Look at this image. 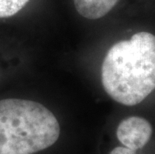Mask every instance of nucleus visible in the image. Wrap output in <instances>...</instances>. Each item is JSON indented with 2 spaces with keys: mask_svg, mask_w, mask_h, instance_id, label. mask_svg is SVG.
<instances>
[{
  "mask_svg": "<svg viewBox=\"0 0 155 154\" xmlns=\"http://www.w3.org/2000/svg\"><path fill=\"white\" fill-rule=\"evenodd\" d=\"M122 0H69L71 9L79 18L96 22L111 15Z\"/></svg>",
  "mask_w": 155,
  "mask_h": 154,
  "instance_id": "20e7f679",
  "label": "nucleus"
},
{
  "mask_svg": "<svg viewBox=\"0 0 155 154\" xmlns=\"http://www.w3.org/2000/svg\"><path fill=\"white\" fill-rule=\"evenodd\" d=\"M60 136L52 111L24 98L0 100V154H34L49 148Z\"/></svg>",
  "mask_w": 155,
  "mask_h": 154,
  "instance_id": "f03ea898",
  "label": "nucleus"
},
{
  "mask_svg": "<svg viewBox=\"0 0 155 154\" xmlns=\"http://www.w3.org/2000/svg\"><path fill=\"white\" fill-rule=\"evenodd\" d=\"M116 135L125 147L136 151L149 141L152 135V126L146 119L131 116L119 123Z\"/></svg>",
  "mask_w": 155,
  "mask_h": 154,
  "instance_id": "7ed1b4c3",
  "label": "nucleus"
},
{
  "mask_svg": "<svg viewBox=\"0 0 155 154\" xmlns=\"http://www.w3.org/2000/svg\"><path fill=\"white\" fill-rule=\"evenodd\" d=\"M101 83L118 103L142 102L155 89V35L140 31L112 44L101 64Z\"/></svg>",
  "mask_w": 155,
  "mask_h": 154,
  "instance_id": "f257e3e1",
  "label": "nucleus"
},
{
  "mask_svg": "<svg viewBox=\"0 0 155 154\" xmlns=\"http://www.w3.org/2000/svg\"><path fill=\"white\" fill-rule=\"evenodd\" d=\"M40 0H0V26L23 18L34 10Z\"/></svg>",
  "mask_w": 155,
  "mask_h": 154,
  "instance_id": "39448f33",
  "label": "nucleus"
},
{
  "mask_svg": "<svg viewBox=\"0 0 155 154\" xmlns=\"http://www.w3.org/2000/svg\"><path fill=\"white\" fill-rule=\"evenodd\" d=\"M110 154H136V151L130 148H127L125 146H118L115 147L110 152Z\"/></svg>",
  "mask_w": 155,
  "mask_h": 154,
  "instance_id": "423d86ee",
  "label": "nucleus"
}]
</instances>
